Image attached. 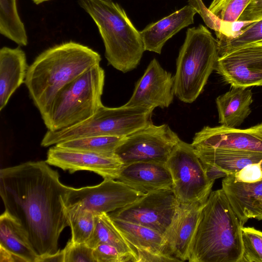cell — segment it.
Returning <instances> with one entry per match:
<instances>
[{
    "instance_id": "cell-30",
    "label": "cell",
    "mask_w": 262,
    "mask_h": 262,
    "mask_svg": "<svg viewBox=\"0 0 262 262\" xmlns=\"http://www.w3.org/2000/svg\"><path fill=\"white\" fill-rule=\"evenodd\" d=\"M252 0H213L208 9L223 24L237 23Z\"/></svg>"
},
{
    "instance_id": "cell-26",
    "label": "cell",
    "mask_w": 262,
    "mask_h": 262,
    "mask_svg": "<svg viewBox=\"0 0 262 262\" xmlns=\"http://www.w3.org/2000/svg\"><path fill=\"white\" fill-rule=\"evenodd\" d=\"M219 56L244 46L262 42V19L246 23L233 33L215 32Z\"/></svg>"
},
{
    "instance_id": "cell-1",
    "label": "cell",
    "mask_w": 262,
    "mask_h": 262,
    "mask_svg": "<svg viewBox=\"0 0 262 262\" xmlns=\"http://www.w3.org/2000/svg\"><path fill=\"white\" fill-rule=\"evenodd\" d=\"M46 161H28L0 170V195L5 211L27 232L38 256L56 253L69 226L67 200L70 187Z\"/></svg>"
},
{
    "instance_id": "cell-25",
    "label": "cell",
    "mask_w": 262,
    "mask_h": 262,
    "mask_svg": "<svg viewBox=\"0 0 262 262\" xmlns=\"http://www.w3.org/2000/svg\"><path fill=\"white\" fill-rule=\"evenodd\" d=\"M85 243L93 249L101 244L112 245L131 256L135 262H138L136 250L121 233L107 213L96 215L94 231Z\"/></svg>"
},
{
    "instance_id": "cell-7",
    "label": "cell",
    "mask_w": 262,
    "mask_h": 262,
    "mask_svg": "<svg viewBox=\"0 0 262 262\" xmlns=\"http://www.w3.org/2000/svg\"><path fill=\"white\" fill-rule=\"evenodd\" d=\"M154 109L129 107H118L101 105L87 120L62 129L48 130L41 146L48 147L69 140L93 136L124 137L151 122Z\"/></svg>"
},
{
    "instance_id": "cell-29",
    "label": "cell",
    "mask_w": 262,
    "mask_h": 262,
    "mask_svg": "<svg viewBox=\"0 0 262 262\" xmlns=\"http://www.w3.org/2000/svg\"><path fill=\"white\" fill-rule=\"evenodd\" d=\"M67 215L71 229L70 240L75 243H86L94 231L96 215L77 203L67 206Z\"/></svg>"
},
{
    "instance_id": "cell-14",
    "label": "cell",
    "mask_w": 262,
    "mask_h": 262,
    "mask_svg": "<svg viewBox=\"0 0 262 262\" xmlns=\"http://www.w3.org/2000/svg\"><path fill=\"white\" fill-rule=\"evenodd\" d=\"M173 76L154 58L136 83L132 97L124 105L154 110L157 107H167L173 99Z\"/></svg>"
},
{
    "instance_id": "cell-13",
    "label": "cell",
    "mask_w": 262,
    "mask_h": 262,
    "mask_svg": "<svg viewBox=\"0 0 262 262\" xmlns=\"http://www.w3.org/2000/svg\"><path fill=\"white\" fill-rule=\"evenodd\" d=\"M46 162L70 173L79 170L95 172L104 179H118L123 164L116 155H107L52 146Z\"/></svg>"
},
{
    "instance_id": "cell-40",
    "label": "cell",
    "mask_w": 262,
    "mask_h": 262,
    "mask_svg": "<svg viewBox=\"0 0 262 262\" xmlns=\"http://www.w3.org/2000/svg\"><path fill=\"white\" fill-rule=\"evenodd\" d=\"M50 1V0H32V1L35 4H37V5H38L40 3H42L44 2H47V1Z\"/></svg>"
},
{
    "instance_id": "cell-12",
    "label": "cell",
    "mask_w": 262,
    "mask_h": 262,
    "mask_svg": "<svg viewBox=\"0 0 262 262\" xmlns=\"http://www.w3.org/2000/svg\"><path fill=\"white\" fill-rule=\"evenodd\" d=\"M215 70L232 87L262 86V42L219 56Z\"/></svg>"
},
{
    "instance_id": "cell-38",
    "label": "cell",
    "mask_w": 262,
    "mask_h": 262,
    "mask_svg": "<svg viewBox=\"0 0 262 262\" xmlns=\"http://www.w3.org/2000/svg\"><path fill=\"white\" fill-rule=\"evenodd\" d=\"M64 250H58L56 253L37 257L36 262H64Z\"/></svg>"
},
{
    "instance_id": "cell-23",
    "label": "cell",
    "mask_w": 262,
    "mask_h": 262,
    "mask_svg": "<svg viewBox=\"0 0 262 262\" xmlns=\"http://www.w3.org/2000/svg\"><path fill=\"white\" fill-rule=\"evenodd\" d=\"M0 246L21 257L25 262H36L38 257L27 232L5 211L0 216Z\"/></svg>"
},
{
    "instance_id": "cell-2",
    "label": "cell",
    "mask_w": 262,
    "mask_h": 262,
    "mask_svg": "<svg viewBox=\"0 0 262 262\" xmlns=\"http://www.w3.org/2000/svg\"><path fill=\"white\" fill-rule=\"evenodd\" d=\"M101 60L98 52L72 41L41 53L29 66L24 83L41 118L63 87L100 64Z\"/></svg>"
},
{
    "instance_id": "cell-17",
    "label": "cell",
    "mask_w": 262,
    "mask_h": 262,
    "mask_svg": "<svg viewBox=\"0 0 262 262\" xmlns=\"http://www.w3.org/2000/svg\"><path fill=\"white\" fill-rule=\"evenodd\" d=\"M143 193L171 187L172 180L165 165L139 162L123 165L117 179Z\"/></svg>"
},
{
    "instance_id": "cell-18",
    "label": "cell",
    "mask_w": 262,
    "mask_h": 262,
    "mask_svg": "<svg viewBox=\"0 0 262 262\" xmlns=\"http://www.w3.org/2000/svg\"><path fill=\"white\" fill-rule=\"evenodd\" d=\"M222 189L244 225L249 219L262 220V180L234 182L227 176L222 181Z\"/></svg>"
},
{
    "instance_id": "cell-15",
    "label": "cell",
    "mask_w": 262,
    "mask_h": 262,
    "mask_svg": "<svg viewBox=\"0 0 262 262\" xmlns=\"http://www.w3.org/2000/svg\"><path fill=\"white\" fill-rule=\"evenodd\" d=\"M195 148H221L262 152V122L247 128L204 126L191 143Z\"/></svg>"
},
{
    "instance_id": "cell-5",
    "label": "cell",
    "mask_w": 262,
    "mask_h": 262,
    "mask_svg": "<svg viewBox=\"0 0 262 262\" xmlns=\"http://www.w3.org/2000/svg\"><path fill=\"white\" fill-rule=\"evenodd\" d=\"M219 57L218 43L202 25L188 28L177 59L174 95L191 103L203 91Z\"/></svg>"
},
{
    "instance_id": "cell-21",
    "label": "cell",
    "mask_w": 262,
    "mask_h": 262,
    "mask_svg": "<svg viewBox=\"0 0 262 262\" xmlns=\"http://www.w3.org/2000/svg\"><path fill=\"white\" fill-rule=\"evenodd\" d=\"M251 90L232 86L226 93L218 96L215 103L219 114V123L229 127L239 126L251 113L253 102Z\"/></svg>"
},
{
    "instance_id": "cell-27",
    "label": "cell",
    "mask_w": 262,
    "mask_h": 262,
    "mask_svg": "<svg viewBox=\"0 0 262 262\" xmlns=\"http://www.w3.org/2000/svg\"><path fill=\"white\" fill-rule=\"evenodd\" d=\"M0 33L19 46L27 45L28 37L18 13L16 0H0Z\"/></svg>"
},
{
    "instance_id": "cell-32",
    "label": "cell",
    "mask_w": 262,
    "mask_h": 262,
    "mask_svg": "<svg viewBox=\"0 0 262 262\" xmlns=\"http://www.w3.org/2000/svg\"><path fill=\"white\" fill-rule=\"evenodd\" d=\"M64 250V262H96L93 249L85 243H75L70 240Z\"/></svg>"
},
{
    "instance_id": "cell-20",
    "label": "cell",
    "mask_w": 262,
    "mask_h": 262,
    "mask_svg": "<svg viewBox=\"0 0 262 262\" xmlns=\"http://www.w3.org/2000/svg\"><path fill=\"white\" fill-rule=\"evenodd\" d=\"M29 66L25 52L19 47L0 50V111L15 91L25 82Z\"/></svg>"
},
{
    "instance_id": "cell-36",
    "label": "cell",
    "mask_w": 262,
    "mask_h": 262,
    "mask_svg": "<svg viewBox=\"0 0 262 262\" xmlns=\"http://www.w3.org/2000/svg\"><path fill=\"white\" fill-rule=\"evenodd\" d=\"M262 19V0H252L237 19V23H248Z\"/></svg>"
},
{
    "instance_id": "cell-35",
    "label": "cell",
    "mask_w": 262,
    "mask_h": 262,
    "mask_svg": "<svg viewBox=\"0 0 262 262\" xmlns=\"http://www.w3.org/2000/svg\"><path fill=\"white\" fill-rule=\"evenodd\" d=\"M188 4L193 8L203 18L205 24L215 32L222 31L223 24L216 18L203 3L202 0H188Z\"/></svg>"
},
{
    "instance_id": "cell-34",
    "label": "cell",
    "mask_w": 262,
    "mask_h": 262,
    "mask_svg": "<svg viewBox=\"0 0 262 262\" xmlns=\"http://www.w3.org/2000/svg\"><path fill=\"white\" fill-rule=\"evenodd\" d=\"M234 182L252 183L262 180V161L252 164L234 174L228 176Z\"/></svg>"
},
{
    "instance_id": "cell-16",
    "label": "cell",
    "mask_w": 262,
    "mask_h": 262,
    "mask_svg": "<svg viewBox=\"0 0 262 262\" xmlns=\"http://www.w3.org/2000/svg\"><path fill=\"white\" fill-rule=\"evenodd\" d=\"M204 205L180 203L177 213L163 235L166 253L178 261L188 260L190 246Z\"/></svg>"
},
{
    "instance_id": "cell-4",
    "label": "cell",
    "mask_w": 262,
    "mask_h": 262,
    "mask_svg": "<svg viewBox=\"0 0 262 262\" xmlns=\"http://www.w3.org/2000/svg\"><path fill=\"white\" fill-rule=\"evenodd\" d=\"M78 2L98 27L108 64L123 73L135 69L145 50L140 32L123 9L109 0Z\"/></svg>"
},
{
    "instance_id": "cell-39",
    "label": "cell",
    "mask_w": 262,
    "mask_h": 262,
    "mask_svg": "<svg viewBox=\"0 0 262 262\" xmlns=\"http://www.w3.org/2000/svg\"><path fill=\"white\" fill-rule=\"evenodd\" d=\"M25 262L21 257L15 255L0 246V262Z\"/></svg>"
},
{
    "instance_id": "cell-11",
    "label": "cell",
    "mask_w": 262,
    "mask_h": 262,
    "mask_svg": "<svg viewBox=\"0 0 262 262\" xmlns=\"http://www.w3.org/2000/svg\"><path fill=\"white\" fill-rule=\"evenodd\" d=\"M115 180L105 179L93 186L70 187L67 206L77 203L96 215L108 213L134 203L145 194Z\"/></svg>"
},
{
    "instance_id": "cell-31",
    "label": "cell",
    "mask_w": 262,
    "mask_h": 262,
    "mask_svg": "<svg viewBox=\"0 0 262 262\" xmlns=\"http://www.w3.org/2000/svg\"><path fill=\"white\" fill-rule=\"evenodd\" d=\"M243 251L241 262H262V232L253 227L242 228Z\"/></svg>"
},
{
    "instance_id": "cell-28",
    "label": "cell",
    "mask_w": 262,
    "mask_h": 262,
    "mask_svg": "<svg viewBox=\"0 0 262 262\" xmlns=\"http://www.w3.org/2000/svg\"><path fill=\"white\" fill-rule=\"evenodd\" d=\"M123 138L115 136H88L69 140L55 145L69 149L114 155Z\"/></svg>"
},
{
    "instance_id": "cell-37",
    "label": "cell",
    "mask_w": 262,
    "mask_h": 262,
    "mask_svg": "<svg viewBox=\"0 0 262 262\" xmlns=\"http://www.w3.org/2000/svg\"><path fill=\"white\" fill-rule=\"evenodd\" d=\"M203 164L208 178L212 181L214 182L217 179L225 178L229 176L227 172L214 166L203 163Z\"/></svg>"
},
{
    "instance_id": "cell-6",
    "label": "cell",
    "mask_w": 262,
    "mask_h": 262,
    "mask_svg": "<svg viewBox=\"0 0 262 262\" xmlns=\"http://www.w3.org/2000/svg\"><path fill=\"white\" fill-rule=\"evenodd\" d=\"M104 79V71L98 64L63 87L42 118L48 129H62L92 117L103 105Z\"/></svg>"
},
{
    "instance_id": "cell-8",
    "label": "cell",
    "mask_w": 262,
    "mask_h": 262,
    "mask_svg": "<svg viewBox=\"0 0 262 262\" xmlns=\"http://www.w3.org/2000/svg\"><path fill=\"white\" fill-rule=\"evenodd\" d=\"M165 165L171 176V188L180 204L205 203L214 182L208 178L192 144L180 140Z\"/></svg>"
},
{
    "instance_id": "cell-3",
    "label": "cell",
    "mask_w": 262,
    "mask_h": 262,
    "mask_svg": "<svg viewBox=\"0 0 262 262\" xmlns=\"http://www.w3.org/2000/svg\"><path fill=\"white\" fill-rule=\"evenodd\" d=\"M244 224L223 189L211 191L201 212L189 262H241Z\"/></svg>"
},
{
    "instance_id": "cell-19",
    "label": "cell",
    "mask_w": 262,
    "mask_h": 262,
    "mask_svg": "<svg viewBox=\"0 0 262 262\" xmlns=\"http://www.w3.org/2000/svg\"><path fill=\"white\" fill-rule=\"evenodd\" d=\"M196 11L186 5L140 32L145 51L161 54L165 42L181 29L194 23Z\"/></svg>"
},
{
    "instance_id": "cell-9",
    "label": "cell",
    "mask_w": 262,
    "mask_h": 262,
    "mask_svg": "<svg viewBox=\"0 0 262 262\" xmlns=\"http://www.w3.org/2000/svg\"><path fill=\"white\" fill-rule=\"evenodd\" d=\"M180 139L166 124L152 122L124 137L115 150L123 165L139 162L165 163Z\"/></svg>"
},
{
    "instance_id": "cell-41",
    "label": "cell",
    "mask_w": 262,
    "mask_h": 262,
    "mask_svg": "<svg viewBox=\"0 0 262 262\" xmlns=\"http://www.w3.org/2000/svg\"><path fill=\"white\" fill-rule=\"evenodd\" d=\"M109 1H112V0H109Z\"/></svg>"
},
{
    "instance_id": "cell-22",
    "label": "cell",
    "mask_w": 262,
    "mask_h": 262,
    "mask_svg": "<svg viewBox=\"0 0 262 262\" xmlns=\"http://www.w3.org/2000/svg\"><path fill=\"white\" fill-rule=\"evenodd\" d=\"M195 148L203 163L214 166L229 175L247 166L262 161V152L221 148Z\"/></svg>"
},
{
    "instance_id": "cell-10",
    "label": "cell",
    "mask_w": 262,
    "mask_h": 262,
    "mask_svg": "<svg viewBox=\"0 0 262 262\" xmlns=\"http://www.w3.org/2000/svg\"><path fill=\"white\" fill-rule=\"evenodd\" d=\"M179 206L180 203L170 187L147 192L134 203L108 214L112 219L142 225L163 235Z\"/></svg>"
},
{
    "instance_id": "cell-24",
    "label": "cell",
    "mask_w": 262,
    "mask_h": 262,
    "mask_svg": "<svg viewBox=\"0 0 262 262\" xmlns=\"http://www.w3.org/2000/svg\"><path fill=\"white\" fill-rule=\"evenodd\" d=\"M112 220L125 238L135 248L138 256L145 253H154L173 258L166 253L163 235L159 232L133 223Z\"/></svg>"
},
{
    "instance_id": "cell-33",
    "label": "cell",
    "mask_w": 262,
    "mask_h": 262,
    "mask_svg": "<svg viewBox=\"0 0 262 262\" xmlns=\"http://www.w3.org/2000/svg\"><path fill=\"white\" fill-rule=\"evenodd\" d=\"M93 252L96 262H135L131 256L107 244L98 245L93 249Z\"/></svg>"
}]
</instances>
